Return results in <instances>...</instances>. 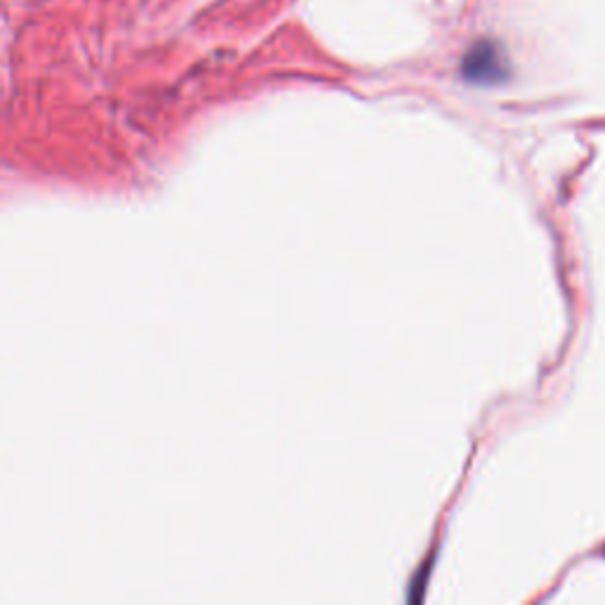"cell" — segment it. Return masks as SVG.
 <instances>
[{
	"instance_id": "cell-1",
	"label": "cell",
	"mask_w": 605,
	"mask_h": 605,
	"mask_svg": "<svg viewBox=\"0 0 605 605\" xmlns=\"http://www.w3.org/2000/svg\"><path fill=\"white\" fill-rule=\"evenodd\" d=\"M461 74L473 83H499L506 76V62L499 46L481 40L461 62Z\"/></svg>"
}]
</instances>
